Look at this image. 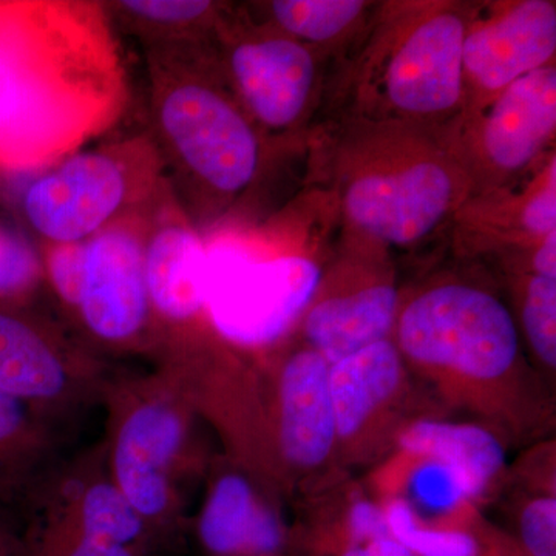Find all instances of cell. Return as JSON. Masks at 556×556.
<instances>
[{
    "mask_svg": "<svg viewBox=\"0 0 556 556\" xmlns=\"http://www.w3.org/2000/svg\"><path fill=\"white\" fill-rule=\"evenodd\" d=\"M129 101L105 3L0 0V174L50 169L112 130Z\"/></svg>",
    "mask_w": 556,
    "mask_h": 556,
    "instance_id": "6da1fadb",
    "label": "cell"
},
{
    "mask_svg": "<svg viewBox=\"0 0 556 556\" xmlns=\"http://www.w3.org/2000/svg\"><path fill=\"white\" fill-rule=\"evenodd\" d=\"M394 327L405 364L452 404L504 426L522 422L518 329L495 295L460 283L430 288L405 305Z\"/></svg>",
    "mask_w": 556,
    "mask_h": 556,
    "instance_id": "7a4b0ae2",
    "label": "cell"
},
{
    "mask_svg": "<svg viewBox=\"0 0 556 556\" xmlns=\"http://www.w3.org/2000/svg\"><path fill=\"white\" fill-rule=\"evenodd\" d=\"M148 65L164 166L195 200L236 199L260 167L254 123L218 86L197 39L150 43Z\"/></svg>",
    "mask_w": 556,
    "mask_h": 556,
    "instance_id": "3957f363",
    "label": "cell"
},
{
    "mask_svg": "<svg viewBox=\"0 0 556 556\" xmlns=\"http://www.w3.org/2000/svg\"><path fill=\"white\" fill-rule=\"evenodd\" d=\"M163 172L160 150L146 137L79 150L30 182L22 207L47 243L87 241L149 208L166 186Z\"/></svg>",
    "mask_w": 556,
    "mask_h": 556,
    "instance_id": "277c9868",
    "label": "cell"
},
{
    "mask_svg": "<svg viewBox=\"0 0 556 556\" xmlns=\"http://www.w3.org/2000/svg\"><path fill=\"white\" fill-rule=\"evenodd\" d=\"M206 309L212 325L239 345H268L298 320L320 287L316 263L299 255L263 257L244 241H206Z\"/></svg>",
    "mask_w": 556,
    "mask_h": 556,
    "instance_id": "5b68a950",
    "label": "cell"
},
{
    "mask_svg": "<svg viewBox=\"0 0 556 556\" xmlns=\"http://www.w3.org/2000/svg\"><path fill=\"white\" fill-rule=\"evenodd\" d=\"M150 208L127 215L87 240L79 309L98 338L137 336L150 309L144 244Z\"/></svg>",
    "mask_w": 556,
    "mask_h": 556,
    "instance_id": "8992f818",
    "label": "cell"
},
{
    "mask_svg": "<svg viewBox=\"0 0 556 556\" xmlns=\"http://www.w3.org/2000/svg\"><path fill=\"white\" fill-rule=\"evenodd\" d=\"M407 367L391 339L372 343L331 365L329 390L338 453L350 459H365L378 453L383 439L396 426L407 396Z\"/></svg>",
    "mask_w": 556,
    "mask_h": 556,
    "instance_id": "52a82bcc",
    "label": "cell"
},
{
    "mask_svg": "<svg viewBox=\"0 0 556 556\" xmlns=\"http://www.w3.org/2000/svg\"><path fill=\"white\" fill-rule=\"evenodd\" d=\"M453 199L452 174L434 161H420L354 179L346 189L345 211L354 225L376 239L408 244L437 228Z\"/></svg>",
    "mask_w": 556,
    "mask_h": 556,
    "instance_id": "ba28073f",
    "label": "cell"
},
{
    "mask_svg": "<svg viewBox=\"0 0 556 556\" xmlns=\"http://www.w3.org/2000/svg\"><path fill=\"white\" fill-rule=\"evenodd\" d=\"M228 72L249 119L270 131L287 130L302 116L316 80L313 54L288 36L237 40Z\"/></svg>",
    "mask_w": 556,
    "mask_h": 556,
    "instance_id": "9c48e42d",
    "label": "cell"
},
{
    "mask_svg": "<svg viewBox=\"0 0 556 556\" xmlns=\"http://www.w3.org/2000/svg\"><path fill=\"white\" fill-rule=\"evenodd\" d=\"M459 16L441 13L417 25L394 51L386 73V93L393 108L430 116L459 104L464 91V40Z\"/></svg>",
    "mask_w": 556,
    "mask_h": 556,
    "instance_id": "30bf717a",
    "label": "cell"
},
{
    "mask_svg": "<svg viewBox=\"0 0 556 556\" xmlns=\"http://www.w3.org/2000/svg\"><path fill=\"white\" fill-rule=\"evenodd\" d=\"M164 192L150 208L146 230L150 305L167 320L189 321L206 308V241L178 200Z\"/></svg>",
    "mask_w": 556,
    "mask_h": 556,
    "instance_id": "8fae6325",
    "label": "cell"
},
{
    "mask_svg": "<svg viewBox=\"0 0 556 556\" xmlns=\"http://www.w3.org/2000/svg\"><path fill=\"white\" fill-rule=\"evenodd\" d=\"M556 51V7L526 0L466 33L464 73L489 93L551 65Z\"/></svg>",
    "mask_w": 556,
    "mask_h": 556,
    "instance_id": "7c38bea8",
    "label": "cell"
},
{
    "mask_svg": "<svg viewBox=\"0 0 556 556\" xmlns=\"http://www.w3.org/2000/svg\"><path fill=\"white\" fill-rule=\"evenodd\" d=\"M331 364L313 348L288 358L278 379V445L292 467L320 470L338 453Z\"/></svg>",
    "mask_w": 556,
    "mask_h": 556,
    "instance_id": "4fadbf2b",
    "label": "cell"
},
{
    "mask_svg": "<svg viewBox=\"0 0 556 556\" xmlns=\"http://www.w3.org/2000/svg\"><path fill=\"white\" fill-rule=\"evenodd\" d=\"M556 68L547 65L501 90L482 124V152L493 167H526L554 137Z\"/></svg>",
    "mask_w": 556,
    "mask_h": 556,
    "instance_id": "5bb4252c",
    "label": "cell"
},
{
    "mask_svg": "<svg viewBox=\"0 0 556 556\" xmlns=\"http://www.w3.org/2000/svg\"><path fill=\"white\" fill-rule=\"evenodd\" d=\"M181 438V420L164 404L142 405L121 428L115 450L116 486L141 517H156L166 508V471Z\"/></svg>",
    "mask_w": 556,
    "mask_h": 556,
    "instance_id": "9a60e30c",
    "label": "cell"
},
{
    "mask_svg": "<svg viewBox=\"0 0 556 556\" xmlns=\"http://www.w3.org/2000/svg\"><path fill=\"white\" fill-rule=\"evenodd\" d=\"M399 295L380 283L320 300L306 313L308 346L329 364L388 339L396 324Z\"/></svg>",
    "mask_w": 556,
    "mask_h": 556,
    "instance_id": "2e32d148",
    "label": "cell"
},
{
    "mask_svg": "<svg viewBox=\"0 0 556 556\" xmlns=\"http://www.w3.org/2000/svg\"><path fill=\"white\" fill-rule=\"evenodd\" d=\"M396 444L405 455L452 468L464 479L471 497L485 493L506 467L503 442L478 424L412 420L399 431Z\"/></svg>",
    "mask_w": 556,
    "mask_h": 556,
    "instance_id": "e0dca14e",
    "label": "cell"
},
{
    "mask_svg": "<svg viewBox=\"0 0 556 556\" xmlns=\"http://www.w3.org/2000/svg\"><path fill=\"white\" fill-rule=\"evenodd\" d=\"M200 536L215 555L270 556L283 544V527L274 511L260 506L247 479L226 475L208 496Z\"/></svg>",
    "mask_w": 556,
    "mask_h": 556,
    "instance_id": "ac0fdd59",
    "label": "cell"
},
{
    "mask_svg": "<svg viewBox=\"0 0 556 556\" xmlns=\"http://www.w3.org/2000/svg\"><path fill=\"white\" fill-rule=\"evenodd\" d=\"M64 386V367L38 329L0 309V391L24 402L56 396Z\"/></svg>",
    "mask_w": 556,
    "mask_h": 556,
    "instance_id": "d6986e66",
    "label": "cell"
},
{
    "mask_svg": "<svg viewBox=\"0 0 556 556\" xmlns=\"http://www.w3.org/2000/svg\"><path fill=\"white\" fill-rule=\"evenodd\" d=\"M215 5L206 0H123L113 3L124 21L144 31L150 43L195 39L190 31L201 27L214 13ZM149 43V46H150Z\"/></svg>",
    "mask_w": 556,
    "mask_h": 556,
    "instance_id": "ffe728a7",
    "label": "cell"
},
{
    "mask_svg": "<svg viewBox=\"0 0 556 556\" xmlns=\"http://www.w3.org/2000/svg\"><path fill=\"white\" fill-rule=\"evenodd\" d=\"M270 16L289 36L325 42L345 31L365 10L362 0H276Z\"/></svg>",
    "mask_w": 556,
    "mask_h": 556,
    "instance_id": "44dd1931",
    "label": "cell"
},
{
    "mask_svg": "<svg viewBox=\"0 0 556 556\" xmlns=\"http://www.w3.org/2000/svg\"><path fill=\"white\" fill-rule=\"evenodd\" d=\"M391 536L415 556H482L481 543L466 530L427 526L405 500L386 507Z\"/></svg>",
    "mask_w": 556,
    "mask_h": 556,
    "instance_id": "7402d4cb",
    "label": "cell"
},
{
    "mask_svg": "<svg viewBox=\"0 0 556 556\" xmlns=\"http://www.w3.org/2000/svg\"><path fill=\"white\" fill-rule=\"evenodd\" d=\"M84 538L126 546L141 533V515L116 485L97 484L83 504Z\"/></svg>",
    "mask_w": 556,
    "mask_h": 556,
    "instance_id": "603a6c76",
    "label": "cell"
},
{
    "mask_svg": "<svg viewBox=\"0 0 556 556\" xmlns=\"http://www.w3.org/2000/svg\"><path fill=\"white\" fill-rule=\"evenodd\" d=\"M522 328L541 365L556 367V278L533 276L522 302Z\"/></svg>",
    "mask_w": 556,
    "mask_h": 556,
    "instance_id": "cb8c5ba5",
    "label": "cell"
},
{
    "mask_svg": "<svg viewBox=\"0 0 556 556\" xmlns=\"http://www.w3.org/2000/svg\"><path fill=\"white\" fill-rule=\"evenodd\" d=\"M417 460L420 463L419 467L413 470L408 479L409 497L417 507L430 514L450 515L460 504L471 500L466 482L452 468L442 466L437 460Z\"/></svg>",
    "mask_w": 556,
    "mask_h": 556,
    "instance_id": "d4e9b609",
    "label": "cell"
},
{
    "mask_svg": "<svg viewBox=\"0 0 556 556\" xmlns=\"http://www.w3.org/2000/svg\"><path fill=\"white\" fill-rule=\"evenodd\" d=\"M40 263L22 233L0 225V299L27 291L38 280Z\"/></svg>",
    "mask_w": 556,
    "mask_h": 556,
    "instance_id": "484cf974",
    "label": "cell"
},
{
    "mask_svg": "<svg viewBox=\"0 0 556 556\" xmlns=\"http://www.w3.org/2000/svg\"><path fill=\"white\" fill-rule=\"evenodd\" d=\"M87 241L49 243L46 251V269L54 291L65 303L79 306L86 274Z\"/></svg>",
    "mask_w": 556,
    "mask_h": 556,
    "instance_id": "4316f807",
    "label": "cell"
},
{
    "mask_svg": "<svg viewBox=\"0 0 556 556\" xmlns=\"http://www.w3.org/2000/svg\"><path fill=\"white\" fill-rule=\"evenodd\" d=\"M518 530L526 556H556L555 495L530 500L519 514Z\"/></svg>",
    "mask_w": 556,
    "mask_h": 556,
    "instance_id": "83f0119b",
    "label": "cell"
},
{
    "mask_svg": "<svg viewBox=\"0 0 556 556\" xmlns=\"http://www.w3.org/2000/svg\"><path fill=\"white\" fill-rule=\"evenodd\" d=\"M27 437L24 402L0 391V484L9 481Z\"/></svg>",
    "mask_w": 556,
    "mask_h": 556,
    "instance_id": "f1b7e54d",
    "label": "cell"
},
{
    "mask_svg": "<svg viewBox=\"0 0 556 556\" xmlns=\"http://www.w3.org/2000/svg\"><path fill=\"white\" fill-rule=\"evenodd\" d=\"M345 536V546L340 551L378 538L391 536L386 507H380L368 500H357L348 510Z\"/></svg>",
    "mask_w": 556,
    "mask_h": 556,
    "instance_id": "f546056e",
    "label": "cell"
},
{
    "mask_svg": "<svg viewBox=\"0 0 556 556\" xmlns=\"http://www.w3.org/2000/svg\"><path fill=\"white\" fill-rule=\"evenodd\" d=\"M556 169L552 160L546 185L526 203L521 222L526 232L533 237H544L556 230Z\"/></svg>",
    "mask_w": 556,
    "mask_h": 556,
    "instance_id": "4dcf8cb0",
    "label": "cell"
},
{
    "mask_svg": "<svg viewBox=\"0 0 556 556\" xmlns=\"http://www.w3.org/2000/svg\"><path fill=\"white\" fill-rule=\"evenodd\" d=\"M339 556H415L393 536L378 538L340 551Z\"/></svg>",
    "mask_w": 556,
    "mask_h": 556,
    "instance_id": "1f68e13d",
    "label": "cell"
},
{
    "mask_svg": "<svg viewBox=\"0 0 556 556\" xmlns=\"http://www.w3.org/2000/svg\"><path fill=\"white\" fill-rule=\"evenodd\" d=\"M533 269L536 276L556 278V230L544 237L535 255Z\"/></svg>",
    "mask_w": 556,
    "mask_h": 556,
    "instance_id": "d6a6232c",
    "label": "cell"
},
{
    "mask_svg": "<svg viewBox=\"0 0 556 556\" xmlns=\"http://www.w3.org/2000/svg\"><path fill=\"white\" fill-rule=\"evenodd\" d=\"M68 556H134L126 546H116V544L102 543V541L89 540L83 538L78 546L73 548Z\"/></svg>",
    "mask_w": 556,
    "mask_h": 556,
    "instance_id": "836d02e7",
    "label": "cell"
}]
</instances>
